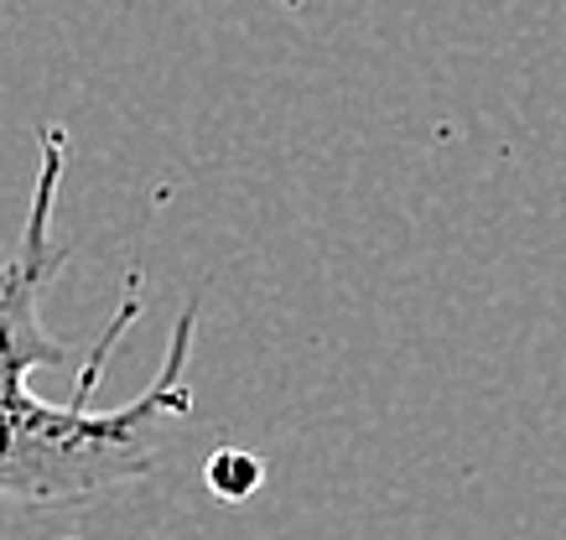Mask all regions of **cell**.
<instances>
[{
	"label": "cell",
	"instance_id": "3957f363",
	"mask_svg": "<svg viewBox=\"0 0 566 540\" xmlns=\"http://www.w3.org/2000/svg\"><path fill=\"white\" fill-rule=\"evenodd\" d=\"M203 484L223 505H244V499H255L260 484H265V463H260L255 453H244V447H219V453L208 457Z\"/></svg>",
	"mask_w": 566,
	"mask_h": 540
},
{
	"label": "cell",
	"instance_id": "7a4b0ae2",
	"mask_svg": "<svg viewBox=\"0 0 566 540\" xmlns=\"http://www.w3.org/2000/svg\"><path fill=\"white\" fill-rule=\"evenodd\" d=\"M63 161H69V130L48 125L32 213H27V229H21L11 261L0 265V405H17L32 395V384H27L32 369L73 359L69 343L52 338L42 322V292L69 261V250L52 240V192L63 182Z\"/></svg>",
	"mask_w": 566,
	"mask_h": 540
},
{
	"label": "cell",
	"instance_id": "277c9868",
	"mask_svg": "<svg viewBox=\"0 0 566 540\" xmlns=\"http://www.w3.org/2000/svg\"><path fill=\"white\" fill-rule=\"evenodd\" d=\"M63 540H78V536H63Z\"/></svg>",
	"mask_w": 566,
	"mask_h": 540
},
{
	"label": "cell",
	"instance_id": "6da1fadb",
	"mask_svg": "<svg viewBox=\"0 0 566 540\" xmlns=\"http://www.w3.org/2000/svg\"><path fill=\"white\" fill-rule=\"evenodd\" d=\"M130 317H136V301H125L115 328L104 332V343L94 349V359L73 384L69 405H52L42 395L0 405V499H17V505H78L88 494L120 488L156 468L172 426L192 411L188 353H192V328H198V307L182 313V322L172 332V349H167V364H161V374H156L146 395H136L130 405H115V411H88V395L99 384V364L120 343Z\"/></svg>",
	"mask_w": 566,
	"mask_h": 540
}]
</instances>
